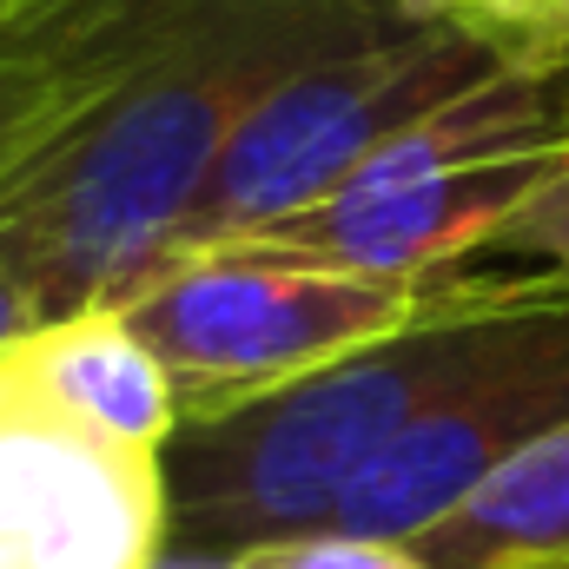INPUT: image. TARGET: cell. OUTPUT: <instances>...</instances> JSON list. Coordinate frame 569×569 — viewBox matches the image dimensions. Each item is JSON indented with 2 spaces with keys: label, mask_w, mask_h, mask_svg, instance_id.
I'll list each match as a JSON object with an SVG mask.
<instances>
[{
  "label": "cell",
  "mask_w": 569,
  "mask_h": 569,
  "mask_svg": "<svg viewBox=\"0 0 569 569\" xmlns=\"http://www.w3.org/2000/svg\"><path fill=\"white\" fill-rule=\"evenodd\" d=\"M497 73H510V67L483 40L391 0V13L378 27L318 53L311 67L279 80L246 113V127L219 152V166H212L206 192L192 199L166 259L252 239L279 219L325 206L371 152H385L405 127H418L425 113L463 100L470 87H483Z\"/></svg>",
  "instance_id": "5b68a950"
},
{
  "label": "cell",
  "mask_w": 569,
  "mask_h": 569,
  "mask_svg": "<svg viewBox=\"0 0 569 569\" xmlns=\"http://www.w3.org/2000/svg\"><path fill=\"white\" fill-rule=\"evenodd\" d=\"M0 569H20V563H13V550H0Z\"/></svg>",
  "instance_id": "5bb4252c"
},
{
  "label": "cell",
  "mask_w": 569,
  "mask_h": 569,
  "mask_svg": "<svg viewBox=\"0 0 569 569\" xmlns=\"http://www.w3.org/2000/svg\"><path fill=\"white\" fill-rule=\"evenodd\" d=\"M385 13L378 0H186L100 93L0 166L7 284L40 325L133 298L246 113Z\"/></svg>",
  "instance_id": "6da1fadb"
},
{
  "label": "cell",
  "mask_w": 569,
  "mask_h": 569,
  "mask_svg": "<svg viewBox=\"0 0 569 569\" xmlns=\"http://www.w3.org/2000/svg\"><path fill=\"white\" fill-rule=\"evenodd\" d=\"M463 272L470 266L430 272V279H371V272L232 239V246L166 259L113 311L166 365L179 398V430H186L232 418L284 385L418 325Z\"/></svg>",
  "instance_id": "277c9868"
},
{
  "label": "cell",
  "mask_w": 569,
  "mask_h": 569,
  "mask_svg": "<svg viewBox=\"0 0 569 569\" xmlns=\"http://www.w3.org/2000/svg\"><path fill=\"white\" fill-rule=\"evenodd\" d=\"M0 411L60 425L100 450L166 463L179 398L166 365L120 311H80L0 345Z\"/></svg>",
  "instance_id": "52a82bcc"
},
{
  "label": "cell",
  "mask_w": 569,
  "mask_h": 569,
  "mask_svg": "<svg viewBox=\"0 0 569 569\" xmlns=\"http://www.w3.org/2000/svg\"><path fill=\"white\" fill-rule=\"evenodd\" d=\"M557 272H463L418 325L284 385L272 398L186 425L166 450V543L232 557L298 530H325L345 490L437 411L497 345L503 318Z\"/></svg>",
  "instance_id": "7a4b0ae2"
},
{
  "label": "cell",
  "mask_w": 569,
  "mask_h": 569,
  "mask_svg": "<svg viewBox=\"0 0 569 569\" xmlns=\"http://www.w3.org/2000/svg\"><path fill=\"white\" fill-rule=\"evenodd\" d=\"M405 7L483 40L503 67L569 73V0H405Z\"/></svg>",
  "instance_id": "30bf717a"
},
{
  "label": "cell",
  "mask_w": 569,
  "mask_h": 569,
  "mask_svg": "<svg viewBox=\"0 0 569 569\" xmlns=\"http://www.w3.org/2000/svg\"><path fill=\"white\" fill-rule=\"evenodd\" d=\"M490 252H510V259H537L543 272H563L569 279V166L503 226V239Z\"/></svg>",
  "instance_id": "7c38bea8"
},
{
  "label": "cell",
  "mask_w": 569,
  "mask_h": 569,
  "mask_svg": "<svg viewBox=\"0 0 569 569\" xmlns=\"http://www.w3.org/2000/svg\"><path fill=\"white\" fill-rule=\"evenodd\" d=\"M411 550L437 569H569V425L490 470Z\"/></svg>",
  "instance_id": "9c48e42d"
},
{
  "label": "cell",
  "mask_w": 569,
  "mask_h": 569,
  "mask_svg": "<svg viewBox=\"0 0 569 569\" xmlns=\"http://www.w3.org/2000/svg\"><path fill=\"white\" fill-rule=\"evenodd\" d=\"M152 569H232V557H212V550H179V543H166Z\"/></svg>",
  "instance_id": "4fadbf2b"
},
{
  "label": "cell",
  "mask_w": 569,
  "mask_h": 569,
  "mask_svg": "<svg viewBox=\"0 0 569 569\" xmlns=\"http://www.w3.org/2000/svg\"><path fill=\"white\" fill-rule=\"evenodd\" d=\"M186 0H0V166L100 93Z\"/></svg>",
  "instance_id": "ba28073f"
},
{
  "label": "cell",
  "mask_w": 569,
  "mask_h": 569,
  "mask_svg": "<svg viewBox=\"0 0 569 569\" xmlns=\"http://www.w3.org/2000/svg\"><path fill=\"white\" fill-rule=\"evenodd\" d=\"M0 550L20 569H152L166 550V463L0 411Z\"/></svg>",
  "instance_id": "8992f818"
},
{
  "label": "cell",
  "mask_w": 569,
  "mask_h": 569,
  "mask_svg": "<svg viewBox=\"0 0 569 569\" xmlns=\"http://www.w3.org/2000/svg\"><path fill=\"white\" fill-rule=\"evenodd\" d=\"M232 569H437L411 543H385V537H351V530H298L272 543H246L232 550Z\"/></svg>",
  "instance_id": "8fae6325"
},
{
  "label": "cell",
  "mask_w": 569,
  "mask_h": 569,
  "mask_svg": "<svg viewBox=\"0 0 569 569\" xmlns=\"http://www.w3.org/2000/svg\"><path fill=\"white\" fill-rule=\"evenodd\" d=\"M569 166V73H497L371 152L325 206L252 232L371 279H430L490 252Z\"/></svg>",
  "instance_id": "3957f363"
}]
</instances>
